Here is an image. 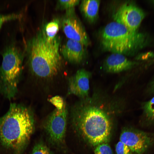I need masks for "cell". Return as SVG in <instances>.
Wrapping results in <instances>:
<instances>
[{
	"label": "cell",
	"mask_w": 154,
	"mask_h": 154,
	"mask_svg": "<svg viewBox=\"0 0 154 154\" xmlns=\"http://www.w3.org/2000/svg\"><path fill=\"white\" fill-rule=\"evenodd\" d=\"M125 105L122 98L96 90L91 96L80 99L72 107L70 117L74 129L90 145L106 143L111 133V116L121 112Z\"/></svg>",
	"instance_id": "6da1fadb"
},
{
	"label": "cell",
	"mask_w": 154,
	"mask_h": 154,
	"mask_svg": "<svg viewBox=\"0 0 154 154\" xmlns=\"http://www.w3.org/2000/svg\"><path fill=\"white\" fill-rule=\"evenodd\" d=\"M35 128L33 113L23 105L11 103L0 117V140L5 147L21 151L26 146Z\"/></svg>",
	"instance_id": "7a4b0ae2"
},
{
	"label": "cell",
	"mask_w": 154,
	"mask_h": 154,
	"mask_svg": "<svg viewBox=\"0 0 154 154\" xmlns=\"http://www.w3.org/2000/svg\"><path fill=\"white\" fill-rule=\"evenodd\" d=\"M60 40L57 36L52 39L46 37L44 28L29 43V61L33 73L37 76L48 78L55 75L61 66Z\"/></svg>",
	"instance_id": "3957f363"
},
{
	"label": "cell",
	"mask_w": 154,
	"mask_h": 154,
	"mask_svg": "<svg viewBox=\"0 0 154 154\" xmlns=\"http://www.w3.org/2000/svg\"><path fill=\"white\" fill-rule=\"evenodd\" d=\"M144 42L143 34L115 21L107 24L100 35L101 45L105 51L128 56L134 53Z\"/></svg>",
	"instance_id": "277c9868"
},
{
	"label": "cell",
	"mask_w": 154,
	"mask_h": 154,
	"mask_svg": "<svg viewBox=\"0 0 154 154\" xmlns=\"http://www.w3.org/2000/svg\"><path fill=\"white\" fill-rule=\"evenodd\" d=\"M0 66V94L11 100L16 95L22 72L23 55L13 45L7 46Z\"/></svg>",
	"instance_id": "5b68a950"
},
{
	"label": "cell",
	"mask_w": 154,
	"mask_h": 154,
	"mask_svg": "<svg viewBox=\"0 0 154 154\" xmlns=\"http://www.w3.org/2000/svg\"><path fill=\"white\" fill-rule=\"evenodd\" d=\"M52 104L56 108L46 119L44 129L49 144L55 148L62 150L66 147L68 110L62 98Z\"/></svg>",
	"instance_id": "8992f818"
},
{
	"label": "cell",
	"mask_w": 154,
	"mask_h": 154,
	"mask_svg": "<svg viewBox=\"0 0 154 154\" xmlns=\"http://www.w3.org/2000/svg\"><path fill=\"white\" fill-rule=\"evenodd\" d=\"M61 23L63 32L68 39L80 42L85 47L90 44L87 34L76 15L74 8L67 10Z\"/></svg>",
	"instance_id": "52a82bcc"
},
{
	"label": "cell",
	"mask_w": 154,
	"mask_h": 154,
	"mask_svg": "<svg viewBox=\"0 0 154 154\" xmlns=\"http://www.w3.org/2000/svg\"><path fill=\"white\" fill-rule=\"evenodd\" d=\"M144 16V13L142 10L133 4L126 2L118 8L113 17L114 21L136 31Z\"/></svg>",
	"instance_id": "ba28073f"
},
{
	"label": "cell",
	"mask_w": 154,
	"mask_h": 154,
	"mask_svg": "<svg viewBox=\"0 0 154 154\" xmlns=\"http://www.w3.org/2000/svg\"><path fill=\"white\" fill-rule=\"evenodd\" d=\"M120 141L127 146L132 153L142 154L151 146L152 139L144 131L132 128L124 130L120 137Z\"/></svg>",
	"instance_id": "9c48e42d"
},
{
	"label": "cell",
	"mask_w": 154,
	"mask_h": 154,
	"mask_svg": "<svg viewBox=\"0 0 154 154\" xmlns=\"http://www.w3.org/2000/svg\"><path fill=\"white\" fill-rule=\"evenodd\" d=\"M91 73L84 69L78 70L68 80V94L80 99L89 96L90 79Z\"/></svg>",
	"instance_id": "30bf717a"
},
{
	"label": "cell",
	"mask_w": 154,
	"mask_h": 154,
	"mask_svg": "<svg viewBox=\"0 0 154 154\" xmlns=\"http://www.w3.org/2000/svg\"><path fill=\"white\" fill-rule=\"evenodd\" d=\"M137 64L135 62L128 59L124 55L112 53L105 60L103 68L108 73H118L129 70Z\"/></svg>",
	"instance_id": "8fae6325"
},
{
	"label": "cell",
	"mask_w": 154,
	"mask_h": 154,
	"mask_svg": "<svg viewBox=\"0 0 154 154\" xmlns=\"http://www.w3.org/2000/svg\"><path fill=\"white\" fill-rule=\"evenodd\" d=\"M85 47L77 41L68 39L62 46L61 52L64 58L71 63H80L86 56Z\"/></svg>",
	"instance_id": "7c38bea8"
},
{
	"label": "cell",
	"mask_w": 154,
	"mask_h": 154,
	"mask_svg": "<svg viewBox=\"0 0 154 154\" xmlns=\"http://www.w3.org/2000/svg\"><path fill=\"white\" fill-rule=\"evenodd\" d=\"M100 3V0H84L82 1L80 6L81 11L89 22L93 23L97 20Z\"/></svg>",
	"instance_id": "4fadbf2b"
},
{
	"label": "cell",
	"mask_w": 154,
	"mask_h": 154,
	"mask_svg": "<svg viewBox=\"0 0 154 154\" xmlns=\"http://www.w3.org/2000/svg\"><path fill=\"white\" fill-rule=\"evenodd\" d=\"M31 154H58L51 150L42 140L38 141L34 146Z\"/></svg>",
	"instance_id": "5bb4252c"
},
{
	"label": "cell",
	"mask_w": 154,
	"mask_h": 154,
	"mask_svg": "<svg viewBox=\"0 0 154 154\" xmlns=\"http://www.w3.org/2000/svg\"><path fill=\"white\" fill-rule=\"evenodd\" d=\"M59 23L55 20L48 23L44 28L45 34L49 39H52L56 37L59 30Z\"/></svg>",
	"instance_id": "9a60e30c"
},
{
	"label": "cell",
	"mask_w": 154,
	"mask_h": 154,
	"mask_svg": "<svg viewBox=\"0 0 154 154\" xmlns=\"http://www.w3.org/2000/svg\"><path fill=\"white\" fill-rule=\"evenodd\" d=\"M143 109L147 119L154 121V97L144 103Z\"/></svg>",
	"instance_id": "2e32d148"
},
{
	"label": "cell",
	"mask_w": 154,
	"mask_h": 154,
	"mask_svg": "<svg viewBox=\"0 0 154 154\" xmlns=\"http://www.w3.org/2000/svg\"><path fill=\"white\" fill-rule=\"evenodd\" d=\"M94 154H113L111 148L107 143H104L96 146Z\"/></svg>",
	"instance_id": "e0dca14e"
},
{
	"label": "cell",
	"mask_w": 154,
	"mask_h": 154,
	"mask_svg": "<svg viewBox=\"0 0 154 154\" xmlns=\"http://www.w3.org/2000/svg\"><path fill=\"white\" fill-rule=\"evenodd\" d=\"M115 149L116 154H132L129 147L120 141L116 144Z\"/></svg>",
	"instance_id": "ac0fdd59"
},
{
	"label": "cell",
	"mask_w": 154,
	"mask_h": 154,
	"mask_svg": "<svg viewBox=\"0 0 154 154\" xmlns=\"http://www.w3.org/2000/svg\"><path fill=\"white\" fill-rule=\"evenodd\" d=\"M78 0H59L58 4L62 9L67 10L74 8L79 3Z\"/></svg>",
	"instance_id": "d6986e66"
},
{
	"label": "cell",
	"mask_w": 154,
	"mask_h": 154,
	"mask_svg": "<svg viewBox=\"0 0 154 154\" xmlns=\"http://www.w3.org/2000/svg\"><path fill=\"white\" fill-rule=\"evenodd\" d=\"M21 15L18 14H12L6 15L0 14V29L5 22L10 20L18 19Z\"/></svg>",
	"instance_id": "ffe728a7"
},
{
	"label": "cell",
	"mask_w": 154,
	"mask_h": 154,
	"mask_svg": "<svg viewBox=\"0 0 154 154\" xmlns=\"http://www.w3.org/2000/svg\"></svg>",
	"instance_id": "44dd1931"
}]
</instances>
